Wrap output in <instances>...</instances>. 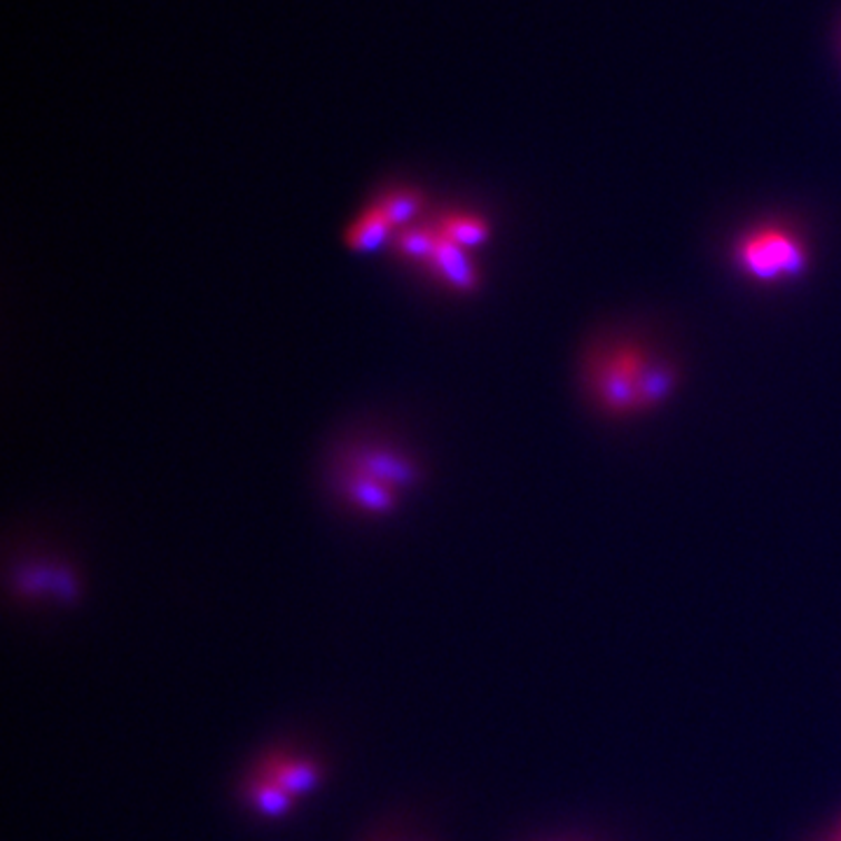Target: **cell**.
I'll return each mask as SVG.
<instances>
[{
	"label": "cell",
	"mask_w": 841,
	"mask_h": 841,
	"mask_svg": "<svg viewBox=\"0 0 841 841\" xmlns=\"http://www.w3.org/2000/svg\"><path fill=\"white\" fill-rule=\"evenodd\" d=\"M438 232L444 238H449V242H453L456 246H461L466 251L482 246L485 242H489V236H491L489 223L485 218H479V215H475V213L444 215V218L438 225Z\"/></svg>",
	"instance_id": "7"
},
{
	"label": "cell",
	"mask_w": 841,
	"mask_h": 841,
	"mask_svg": "<svg viewBox=\"0 0 841 841\" xmlns=\"http://www.w3.org/2000/svg\"><path fill=\"white\" fill-rule=\"evenodd\" d=\"M423 204L426 199L421 192L407 187V189H391L387 192V195H381L374 202V208L391 223L393 229L395 227L402 229L412 225V221L423 211Z\"/></svg>",
	"instance_id": "8"
},
{
	"label": "cell",
	"mask_w": 841,
	"mask_h": 841,
	"mask_svg": "<svg viewBox=\"0 0 841 841\" xmlns=\"http://www.w3.org/2000/svg\"><path fill=\"white\" fill-rule=\"evenodd\" d=\"M432 270H436L447 285H451L453 291L459 293H475L479 285V274L477 267L472 264L470 255L466 248L456 246L449 238L440 234V242L436 248V255L430 260Z\"/></svg>",
	"instance_id": "4"
},
{
	"label": "cell",
	"mask_w": 841,
	"mask_h": 841,
	"mask_svg": "<svg viewBox=\"0 0 841 841\" xmlns=\"http://www.w3.org/2000/svg\"><path fill=\"white\" fill-rule=\"evenodd\" d=\"M440 242V232L438 227H402L393 236V248L398 255L410 257V260H423L430 262L432 255H436Z\"/></svg>",
	"instance_id": "9"
},
{
	"label": "cell",
	"mask_w": 841,
	"mask_h": 841,
	"mask_svg": "<svg viewBox=\"0 0 841 841\" xmlns=\"http://www.w3.org/2000/svg\"><path fill=\"white\" fill-rule=\"evenodd\" d=\"M344 491L346 496L358 505V508H363L368 512H374V515H383V512H391L395 508V489L379 482V479H372L368 475H358L353 472L346 482H344Z\"/></svg>",
	"instance_id": "6"
},
{
	"label": "cell",
	"mask_w": 841,
	"mask_h": 841,
	"mask_svg": "<svg viewBox=\"0 0 841 841\" xmlns=\"http://www.w3.org/2000/svg\"><path fill=\"white\" fill-rule=\"evenodd\" d=\"M834 841H841V832H839V837H837V839H834Z\"/></svg>",
	"instance_id": "12"
},
{
	"label": "cell",
	"mask_w": 841,
	"mask_h": 841,
	"mask_svg": "<svg viewBox=\"0 0 841 841\" xmlns=\"http://www.w3.org/2000/svg\"><path fill=\"white\" fill-rule=\"evenodd\" d=\"M739 267L757 281H779L798 276L806 264L800 236L785 227L766 225L749 232L736 246Z\"/></svg>",
	"instance_id": "2"
},
{
	"label": "cell",
	"mask_w": 841,
	"mask_h": 841,
	"mask_svg": "<svg viewBox=\"0 0 841 841\" xmlns=\"http://www.w3.org/2000/svg\"><path fill=\"white\" fill-rule=\"evenodd\" d=\"M253 798H255V804L264 811H281L287 802L285 790L278 783H274L272 779H262V783L255 785Z\"/></svg>",
	"instance_id": "11"
},
{
	"label": "cell",
	"mask_w": 841,
	"mask_h": 841,
	"mask_svg": "<svg viewBox=\"0 0 841 841\" xmlns=\"http://www.w3.org/2000/svg\"><path fill=\"white\" fill-rule=\"evenodd\" d=\"M264 779H272L274 783H278L285 792L287 790H300V788H306L314 783L316 779V769L309 766V764H297V762H278L274 766H270L267 772H264Z\"/></svg>",
	"instance_id": "10"
},
{
	"label": "cell",
	"mask_w": 841,
	"mask_h": 841,
	"mask_svg": "<svg viewBox=\"0 0 841 841\" xmlns=\"http://www.w3.org/2000/svg\"><path fill=\"white\" fill-rule=\"evenodd\" d=\"M353 472L379 479V482L393 489L412 487L419 482V468L412 461H407L404 456L381 449L360 451L353 461Z\"/></svg>",
	"instance_id": "3"
},
{
	"label": "cell",
	"mask_w": 841,
	"mask_h": 841,
	"mask_svg": "<svg viewBox=\"0 0 841 841\" xmlns=\"http://www.w3.org/2000/svg\"><path fill=\"white\" fill-rule=\"evenodd\" d=\"M596 393L610 410H638L671 391V372L640 349L619 346L598 358Z\"/></svg>",
	"instance_id": "1"
},
{
	"label": "cell",
	"mask_w": 841,
	"mask_h": 841,
	"mask_svg": "<svg viewBox=\"0 0 841 841\" xmlns=\"http://www.w3.org/2000/svg\"><path fill=\"white\" fill-rule=\"evenodd\" d=\"M391 223L372 206L349 225L344 232V244L355 253H374L391 238Z\"/></svg>",
	"instance_id": "5"
}]
</instances>
